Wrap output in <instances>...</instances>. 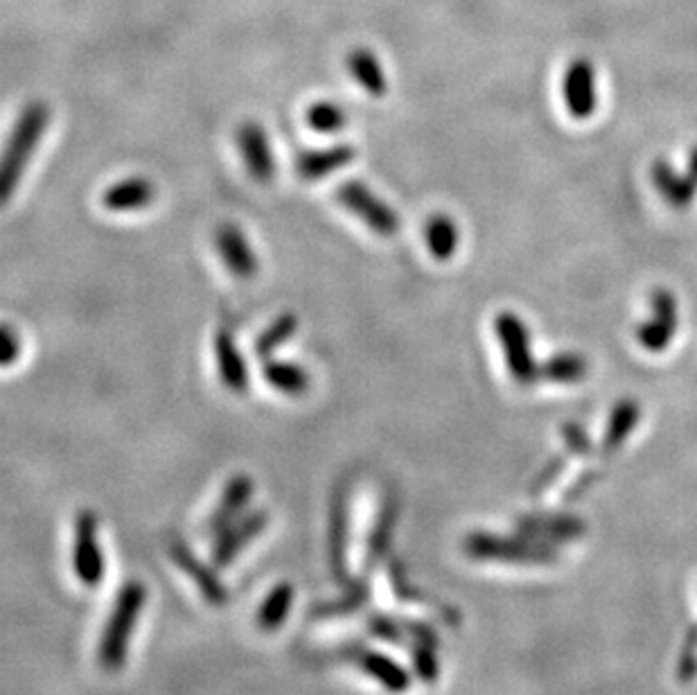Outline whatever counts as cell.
I'll use <instances>...</instances> for the list:
<instances>
[{"instance_id": "1", "label": "cell", "mask_w": 697, "mask_h": 695, "mask_svg": "<svg viewBox=\"0 0 697 695\" xmlns=\"http://www.w3.org/2000/svg\"><path fill=\"white\" fill-rule=\"evenodd\" d=\"M53 111L43 100H34L19 113L8 141L0 152V208H6L28 172L45 131H48Z\"/></svg>"}, {"instance_id": "2", "label": "cell", "mask_w": 697, "mask_h": 695, "mask_svg": "<svg viewBox=\"0 0 697 695\" xmlns=\"http://www.w3.org/2000/svg\"><path fill=\"white\" fill-rule=\"evenodd\" d=\"M148 604V587L141 580H129L118 591L116 606L102 630L98 645V662L107 673H118L129 658V643L141 612Z\"/></svg>"}, {"instance_id": "3", "label": "cell", "mask_w": 697, "mask_h": 695, "mask_svg": "<svg viewBox=\"0 0 697 695\" xmlns=\"http://www.w3.org/2000/svg\"><path fill=\"white\" fill-rule=\"evenodd\" d=\"M465 553L475 561L505 565H553L557 553L537 540L501 537L492 533H472L465 540Z\"/></svg>"}, {"instance_id": "4", "label": "cell", "mask_w": 697, "mask_h": 695, "mask_svg": "<svg viewBox=\"0 0 697 695\" xmlns=\"http://www.w3.org/2000/svg\"><path fill=\"white\" fill-rule=\"evenodd\" d=\"M494 333L501 344V350L505 355V363L510 376H513L515 384L520 387H533L540 382V363L533 357L531 350V335L526 323L513 314L501 312L494 318Z\"/></svg>"}, {"instance_id": "5", "label": "cell", "mask_w": 697, "mask_h": 695, "mask_svg": "<svg viewBox=\"0 0 697 695\" xmlns=\"http://www.w3.org/2000/svg\"><path fill=\"white\" fill-rule=\"evenodd\" d=\"M337 199L363 226H368L373 234L382 238H391L400 230L397 213L382 197L370 191L363 181L350 178L341 183L337 188Z\"/></svg>"}, {"instance_id": "6", "label": "cell", "mask_w": 697, "mask_h": 695, "mask_svg": "<svg viewBox=\"0 0 697 695\" xmlns=\"http://www.w3.org/2000/svg\"><path fill=\"white\" fill-rule=\"evenodd\" d=\"M73 569L84 587H98L105 578V555L98 542V518L90 511H81L75 522Z\"/></svg>"}, {"instance_id": "7", "label": "cell", "mask_w": 697, "mask_h": 695, "mask_svg": "<svg viewBox=\"0 0 697 695\" xmlns=\"http://www.w3.org/2000/svg\"><path fill=\"white\" fill-rule=\"evenodd\" d=\"M213 245L232 278H238V281H253V278L258 275L260 271L258 253L249 236L238 224H230V221L219 224L213 234Z\"/></svg>"}, {"instance_id": "8", "label": "cell", "mask_w": 697, "mask_h": 695, "mask_svg": "<svg viewBox=\"0 0 697 695\" xmlns=\"http://www.w3.org/2000/svg\"><path fill=\"white\" fill-rule=\"evenodd\" d=\"M653 316L636 328V339L647 352H664L677 333V298L673 292L657 287L650 296Z\"/></svg>"}, {"instance_id": "9", "label": "cell", "mask_w": 697, "mask_h": 695, "mask_svg": "<svg viewBox=\"0 0 697 695\" xmlns=\"http://www.w3.org/2000/svg\"><path fill=\"white\" fill-rule=\"evenodd\" d=\"M236 141L249 176L258 183H271L277 165L271 148V138L264 131V127L255 120H247L238 127Z\"/></svg>"}, {"instance_id": "10", "label": "cell", "mask_w": 697, "mask_h": 695, "mask_svg": "<svg viewBox=\"0 0 697 695\" xmlns=\"http://www.w3.org/2000/svg\"><path fill=\"white\" fill-rule=\"evenodd\" d=\"M269 526V513L266 511H251L249 515H242L238 522H232L226 531L217 535V542L213 546V565L217 569H226L238 561V555L258 540Z\"/></svg>"}, {"instance_id": "11", "label": "cell", "mask_w": 697, "mask_h": 695, "mask_svg": "<svg viewBox=\"0 0 697 695\" xmlns=\"http://www.w3.org/2000/svg\"><path fill=\"white\" fill-rule=\"evenodd\" d=\"M170 555L174 565L195 583V587L202 591L208 606L224 608L228 604V589L219 580L215 567H208L204 561H199L197 553L188 544H185L183 540H172Z\"/></svg>"}, {"instance_id": "12", "label": "cell", "mask_w": 697, "mask_h": 695, "mask_svg": "<svg viewBox=\"0 0 697 695\" xmlns=\"http://www.w3.org/2000/svg\"><path fill=\"white\" fill-rule=\"evenodd\" d=\"M563 96L574 120H589L596 113V70L587 59H576L569 64L563 82Z\"/></svg>"}, {"instance_id": "13", "label": "cell", "mask_w": 697, "mask_h": 695, "mask_svg": "<svg viewBox=\"0 0 697 695\" xmlns=\"http://www.w3.org/2000/svg\"><path fill=\"white\" fill-rule=\"evenodd\" d=\"M253 492H255V484L249 475H236L230 477L224 492H221V499L219 503L215 506L213 515L208 518V524H206V533L208 535H219L221 531H226L232 522H238L247 506L251 503L253 499Z\"/></svg>"}, {"instance_id": "14", "label": "cell", "mask_w": 697, "mask_h": 695, "mask_svg": "<svg viewBox=\"0 0 697 695\" xmlns=\"http://www.w3.org/2000/svg\"><path fill=\"white\" fill-rule=\"evenodd\" d=\"M213 350H215V361H217V373L221 384L230 393H247L249 391V368L244 361V355L240 352L238 339L228 328H221L215 339H213Z\"/></svg>"}, {"instance_id": "15", "label": "cell", "mask_w": 697, "mask_h": 695, "mask_svg": "<svg viewBox=\"0 0 697 695\" xmlns=\"http://www.w3.org/2000/svg\"><path fill=\"white\" fill-rule=\"evenodd\" d=\"M156 185L148 176H124L102 193V206L109 213H138L156 202Z\"/></svg>"}, {"instance_id": "16", "label": "cell", "mask_w": 697, "mask_h": 695, "mask_svg": "<svg viewBox=\"0 0 697 695\" xmlns=\"http://www.w3.org/2000/svg\"><path fill=\"white\" fill-rule=\"evenodd\" d=\"M346 658L357 664V669L368 675L370 680H375L378 684H382L389 693H406L409 686H411V677L409 673L391 658L382 655V653H375V651H368V648L359 645V648H352V651L346 653Z\"/></svg>"}, {"instance_id": "17", "label": "cell", "mask_w": 697, "mask_h": 695, "mask_svg": "<svg viewBox=\"0 0 697 695\" xmlns=\"http://www.w3.org/2000/svg\"><path fill=\"white\" fill-rule=\"evenodd\" d=\"M348 488H337L330 506V569L339 583L348 580Z\"/></svg>"}, {"instance_id": "18", "label": "cell", "mask_w": 697, "mask_h": 695, "mask_svg": "<svg viewBox=\"0 0 697 695\" xmlns=\"http://www.w3.org/2000/svg\"><path fill=\"white\" fill-rule=\"evenodd\" d=\"M357 152L352 145H333L325 150H312L303 152L296 159V174L303 181H320L325 176H330L344 167H348L355 161Z\"/></svg>"}, {"instance_id": "19", "label": "cell", "mask_w": 697, "mask_h": 695, "mask_svg": "<svg viewBox=\"0 0 697 695\" xmlns=\"http://www.w3.org/2000/svg\"><path fill=\"white\" fill-rule=\"evenodd\" d=\"M650 176H653V183L657 193L662 195V199L675 208V210H686L693 206L695 195H697V185L686 176L673 170V165L664 159H657L650 167Z\"/></svg>"}, {"instance_id": "20", "label": "cell", "mask_w": 697, "mask_h": 695, "mask_svg": "<svg viewBox=\"0 0 697 695\" xmlns=\"http://www.w3.org/2000/svg\"><path fill=\"white\" fill-rule=\"evenodd\" d=\"M262 378L271 389L292 398L307 393L312 387L309 370L290 359H266L262 363Z\"/></svg>"}, {"instance_id": "21", "label": "cell", "mask_w": 697, "mask_h": 695, "mask_svg": "<svg viewBox=\"0 0 697 695\" xmlns=\"http://www.w3.org/2000/svg\"><path fill=\"white\" fill-rule=\"evenodd\" d=\"M520 533L531 540L551 544V542H569L585 535V522L567 515L553 518H524L520 522Z\"/></svg>"}, {"instance_id": "22", "label": "cell", "mask_w": 697, "mask_h": 695, "mask_svg": "<svg viewBox=\"0 0 697 695\" xmlns=\"http://www.w3.org/2000/svg\"><path fill=\"white\" fill-rule=\"evenodd\" d=\"M458 242H460V234L456 221L445 215V213H436L427 219L425 224V245L432 253L434 260L438 262H447L454 258V253L458 251Z\"/></svg>"}, {"instance_id": "23", "label": "cell", "mask_w": 697, "mask_h": 695, "mask_svg": "<svg viewBox=\"0 0 697 695\" xmlns=\"http://www.w3.org/2000/svg\"><path fill=\"white\" fill-rule=\"evenodd\" d=\"M587 373L589 361L578 352H560L540 363V380L548 384H578Z\"/></svg>"}, {"instance_id": "24", "label": "cell", "mask_w": 697, "mask_h": 695, "mask_svg": "<svg viewBox=\"0 0 697 695\" xmlns=\"http://www.w3.org/2000/svg\"><path fill=\"white\" fill-rule=\"evenodd\" d=\"M639 421H641L639 402L632 398L619 400L610 413L606 436H602V447H606V452H617L636 430Z\"/></svg>"}, {"instance_id": "25", "label": "cell", "mask_w": 697, "mask_h": 695, "mask_svg": "<svg viewBox=\"0 0 697 695\" xmlns=\"http://www.w3.org/2000/svg\"><path fill=\"white\" fill-rule=\"evenodd\" d=\"M370 598V587L366 580H355L346 587V594L337 600H328V604H318L312 608V619L316 621H330V619H346L357 615L366 608Z\"/></svg>"}, {"instance_id": "26", "label": "cell", "mask_w": 697, "mask_h": 695, "mask_svg": "<svg viewBox=\"0 0 697 695\" xmlns=\"http://www.w3.org/2000/svg\"><path fill=\"white\" fill-rule=\"evenodd\" d=\"M395 522H397V501L386 499L382 511L375 520L373 531L368 535V546H366V567H375L389 551L393 531H395Z\"/></svg>"}, {"instance_id": "27", "label": "cell", "mask_w": 697, "mask_h": 695, "mask_svg": "<svg viewBox=\"0 0 697 695\" xmlns=\"http://www.w3.org/2000/svg\"><path fill=\"white\" fill-rule=\"evenodd\" d=\"M294 596H296L294 585H290V583L275 585V587L266 594L264 604H262L260 610H258V626H260V630L273 632V630L281 628V626L287 621L290 612H292Z\"/></svg>"}, {"instance_id": "28", "label": "cell", "mask_w": 697, "mask_h": 695, "mask_svg": "<svg viewBox=\"0 0 697 695\" xmlns=\"http://www.w3.org/2000/svg\"><path fill=\"white\" fill-rule=\"evenodd\" d=\"M348 68L352 79L373 98L386 96V77L382 70L380 59L368 51H355L348 59Z\"/></svg>"}, {"instance_id": "29", "label": "cell", "mask_w": 697, "mask_h": 695, "mask_svg": "<svg viewBox=\"0 0 697 695\" xmlns=\"http://www.w3.org/2000/svg\"><path fill=\"white\" fill-rule=\"evenodd\" d=\"M296 333H298V316L292 314V312L281 314L255 339V355L264 357V359L271 357L273 352L281 350L285 344H290Z\"/></svg>"}, {"instance_id": "30", "label": "cell", "mask_w": 697, "mask_h": 695, "mask_svg": "<svg viewBox=\"0 0 697 695\" xmlns=\"http://www.w3.org/2000/svg\"><path fill=\"white\" fill-rule=\"evenodd\" d=\"M305 120L316 133H339L348 124V113L335 102H314L307 109Z\"/></svg>"}, {"instance_id": "31", "label": "cell", "mask_w": 697, "mask_h": 695, "mask_svg": "<svg viewBox=\"0 0 697 695\" xmlns=\"http://www.w3.org/2000/svg\"><path fill=\"white\" fill-rule=\"evenodd\" d=\"M23 355V339L10 323H0V368H12Z\"/></svg>"}, {"instance_id": "32", "label": "cell", "mask_w": 697, "mask_h": 695, "mask_svg": "<svg viewBox=\"0 0 697 695\" xmlns=\"http://www.w3.org/2000/svg\"><path fill=\"white\" fill-rule=\"evenodd\" d=\"M368 630L373 637H380L384 641H391V643H397V645H404L406 643V630H404V623L395 621L393 617H386V615H370L368 617Z\"/></svg>"}, {"instance_id": "33", "label": "cell", "mask_w": 697, "mask_h": 695, "mask_svg": "<svg viewBox=\"0 0 697 695\" xmlns=\"http://www.w3.org/2000/svg\"><path fill=\"white\" fill-rule=\"evenodd\" d=\"M413 664H415V673L425 682H436L438 677V660H436V645L434 643H425L417 641L413 648Z\"/></svg>"}, {"instance_id": "34", "label": "cell", "mask_w": 697, "mask_h": 695, "mask_svg": "<svg viewBox=\"0 0 697 695\" xmlns=\"http://www.w3.org/2000/svg\"><path fill=\"white\" fill-rule=\"evenodd\" d=\"M563 436H565L567 447H569L574 454L585 456V454L591 452V441H589L587 432H585L578 423H567V425L563 427Z\"/></svg>"}, {"instance_id": "35", "label": "cell", "mask_w": 697, "mask_h": 695, "mask_svg": "<svg viewBox=\"0 0 697 695\" xmlns=\"http://www.w3.org/2000/svg\"><path fill=\"white\" fill-rule=\"evenodd\" d=\"M565 466H567V460L565 458H555V460H551L548 463V468L540 475V479L535 481V486H533V497H540V495H544L546 492V488L563 475V470H565Z\"/></svg>"}, {"instance_id": "36", "label": "cell", "mask_w": 697, "mask_h": 695, "mask_svg": "<svg viewBox=\"0 0 697 695\" xmlns=\"http://www.w3.org/2000/svg\"><path fill=\"white\" fill-rule=\"evenodd\" d=\"M686 176L697 185V145L693 148L690 156H688V167H686Z\"/></svg>"}]
</instances>
